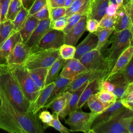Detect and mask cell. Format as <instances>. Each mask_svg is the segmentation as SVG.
I'll return each mask as SVG.
<instances>
[{"mask_svg":"<svg viewBox=\"0 0 133 133\" xmlns=\"http://www.w3.org/2000/svg\"><path fill=\"white\" fill-rule=\"evenodd\" d=\"M0 129L11 133H42L46 128L37 113L23 112L8 100L0 87Z\"/></svg>","mask_w":133,"mask_h":133,"instance_id":"obj_1","label":"cell"},{"mask_svg":"<svg viewBox=\"0 0 133 133\" xmlns=\"http://www.w3.org/2000/svg\"><path fill=\"white\" fill-rule=\"evenodd\" d=\"M0 87L11 103L19 111L30 112L31 104L25 97L9 66L0 63Z\"/></svg>","mask_w":133,"mask_h":133,"instance_id":"obj_2","label":"cell"},{"mask_svg":"<svg viewBox=\"0 0 133 133\" xmlns=\"http://www.w3.org/2000/svg\"><path fill=\"white\" fill-rule=\"evenodd\" d=\"M111 44L105 58L111 71L119 55L129 46L132 45V30L126 29L115 32L109 41Z\"/></svg>","mask_w":133,"mask_h":133,"instance_id":"obj_3","label":"cell"},{"mask_svg":"<svg viewBox=\"0 0 133 133\" xmlns=\"http://www.w3.org/2000/svg\"><path fill=\"white\" fill-rule=\"evenodd\" d=\"M132 110L123 107L108 121L92 128L90 133H128L125 127V118L133 115Z\"/></svg>","mask_w":133,"mask_h":133,"instance_id":"obj_4","label":"cell"},{"mask_svg":"<svg viewBox=\"0 0 133 133\" xmlns=\"http://www.w3.org/2000/svg\"><path fill=\"white\" fill-rule=\"evenodd\" d=\"M59 56V49H42L34 46L31 48L23 65L28 70L40 67L49 68Z\"/></svg>","mask_w":133,"mask_h":133,"instance_id":"obj_5","label":"cell"},{"mask_svg":"<svg viewBox=\"0 0 133 133\" xmlns=\"http://www.w3.org/2000/svg\"><path fill=\"white\" fill-rule=\"evenodd\" d=\"M8 66L18 81L25 97L31 105L41 89L36 86L30 77L27 69L23 65Z\"/></svg>","mask_w":133,"mask_h":133,"instance_id":"obj_6","label":"cell"},{"mask_svg":"<svg viewBox=\"0 0 133 133\" xmlns=\"http://www.w3.org/2000/svg\"><path fill=\"white\" fill-rule=\"evenodd\" d=\"M65 123L70 126V131H83L90 133L92 123L97 115L92 113H86L77 109L68 114Z\"/></svg>","mask_w":133,"mask_h":133,"instance_id":"obj_7","label":"cell"},{"mask_svg":"<svg viewBox=\"0 0 133 133\" xmlns=\"http://www.w3.org/2000/svg\"><path fill=\"white\" fill-rule=\"evenodd\" d=\"M79 60L87 70L106 72L108 74L110 72L105 58L101 51L96 49L83 55Z\"/></svg>","mask_w":133,"mask_h":133,"instance_id":"obj_8","label":"cell"},{"mask_svg":"<svg viewBox=\"0 0 133 133\" xmlns=\"http://www.w3.org/2000/svg\"><path fill=\"white\" fill-rule=\"evenodd\" d=\"M133 1L127 4L122 5L117 9L114 25L115 32L128 29L132 30Z\"/></svg>","mask_w":133,"mask_h":133,"instance_id":"obj_9","label":"cell"},{"mask_svg":"<svg viewBox=\"0 0 133 133\" xmlns=\"http://www.w3.org/2000/svg\"><path fill=\"white\" fill-rule=\"evenodd\" d=\"M65 34L62 31L50 28L35 46L42 49H59L64 44Z\"/></svg>","mask_w":133,"mask_h":133,"instance_id":"obj_10","label":"cell"},{"mask_svg":"<svg viewBox=\"0 0 133 133\" xmlns=\"http://www.w3.org/2000/svg\"><path fill=\"white\" fill-rule=\"evenodd\" d=\"M31 50V48L25 43H17L7 56L5 63L10 66L23 65Z\"/></svg>","mask_w":133,"mask_h":133,"instance_id":"obj_11","label":"cell"},{"mask_svg":"<svg viewBox=\"0 0 133 133\" xmlns=\"http://www.w3.org/2000/svg\"><path fill=\"white\" fill-rule=\"evenodd\" d=\"M87 71V69L79 59L72 58L65 60L59 75L73 81L79 74Z\"/></svg>","mask_w":133,"mask_h":133,"instance_id":"obj_12","label":"cell"},{"mask_svg":"<svg viewBox=\"0 0 133 133\" xmlns=\"http://www.w3.org/2000/svg\"><path fill=\"white\" fill-rule=\"evenodd\" d=\"M108 73L103 71H87L79 74L66 88L65 91H67L71 92L86 82H90L96 79L105 78L108 75Z\"/></svg>","mask_w":133,"mask_h":133,"instance_id":"obj_13","label":"cell"},{"mask_svg":"<svg viewBox=\"0 0 133 133\" xmlns=\"http://www.w3.org/2000/svg\"><path fill=\"white\" fill-rule=\"evenodd\" d=\"M71 92L65 91L55 98L47 105L46 108H50L52 113L59 115V117L64 118L68 115V108Z\"/></svg>","mask_w":133,"mask_h":133,"instance_id":"obj_14","label":"cell"},{"mask_svg":"<svg viewBox=\"0 0 133 133\" xmlns=\"http://www.w3.org/2000/svg\"><path fill=\"white\" fill-rule=\"evenodd\" d=\"M87 16H84L66 34H65L64 44L75 46L78 39L86 31Z\"/></svg>","mask_w":133,"mask_h":133,"instance_id":"obj_15","label":"cell"},{"mask_svg":"<svg viewBox=\"0 0 133 133\" xmlns=\"http://www.w3.org/2000/svg\"><path fill=\"white\" fill-rule=\"evenodd\" d=\"M23 42L19 31L13 30L9 37L0 46V63H5L6 58L18 42Z\"/></svg>","mask_w":133,"mask_h":133,"instance_id":"obj_16","label":"cell"},{"mask_svg":"<svg viewBox=\"0 0 133 133\" xmlns=\"http://www.w3.org/2000/svg\"><path fill=\"white\" fill-rule=\"evenodd\" d=\"M50 28L49 18L39 20L37 25L25 43L31 48L35 46Z\"/></svg>","mask_w":133,"mask_h":133,"instance_id":"obj_17","label":"cell"},{"mask_svg":"<svg viewBox=\"0 0 133 133\" xmlns=\"http://www.w3.org/2000/svg\"><path fill=\"white\" fill-rule=\"evenodd\" d=\"M54 86V82L45 85L44 87L40 90L36 99L31 105L30 112L36 114L44 107V105L52 92Z\"/></svg>","mask_w":133,"mask_h":133,"instance_id":"obj_18","label":"cell"},{"mask_svg":"<svg viewBox=\"0 0 133 133\" xmlns=\"http://www.w3.org/2000/svg\"><path fill=\"white\" fill-rule=\"evenodd\" d=\"M98 37L94 33H89L85 38L75 47V54L74 58H79L86 53L95 49L97 45Z\"/></svg>","mask_w":133,"mask_h":133,"instance_id":"obj_19","label":"cell"},{"mask_svg":"<svg viewBox=\"0 0 133 133\" xmlns=\"http://www.w3.org/2000/svg\"><path fill=\"white\" fill-rule=\"evenodd\" d=\"M110 0H90L87 18H92L99 21L105 14Z\"/></svg>","mask_w":133,"mask_h":133,"instance_id":"obj_20","label":"cell"},{"mask_svg":"<svg viewBox=\"0 0 133 133\" xmlns=\"http://www.w3.org/2000/svg\"><path fill=\"white\" fill-rule=\"evenodd\" d=\"M105 79L109 81L114 85L112 93L115 96L117 100H119L129 83L125 79L121 71L108 77Z\"/></svg>","mask_w":133,"mask_h":133,"instance_id":"obj_21","label":"cell"},{"mask_svg":"<svg viewBox=\"0 0 133 133\" xmlns=\"http://www.w3.org/2000/svg\"><path fill=\"white\" fill-rule=\"evenodd\" d=\"M124 107L119 100H117L108 108L98 114L94 119L91 129L95 126L108 121L113 114H114L121 108Z\"/></svg>","mask_w":133,"mask_h":133,"instance_id":"obj_22","label":"cell"},{"mask_svg":"<svg viewBox=\"0 0 133 133\" xmlns=\"http://www.w3.org/2000/svg\"><path fill=\"white\" fill-rule=\"evenodd\" d=\"M133 55V47L132 45H131L127 47L118 57L115 64H114L111 70L106 76V79L108 77L111 75L121 71L122 70L129 62L130 60L132 58Z\"/></svg>","mask_w":133,"mask_h":133,"instance_id":"obj_23","label":"cell"},{"mask_svg":"<svg viewBox=\"0 0 133 133\" xmlns=\"http://www.w3.org/2000/svg\"><path fill=\"white\" fill-rule=\"evenodd\" d=\"M72 81L58 75L57 78L54 81V86L53 87L52 92L49 96L45 105L44 108H47L49 103L57 96L62 94L68 85L71 83Z\"/></svg>","mask_w":133,"mask_h":133,"instance_id":"obj_24","label":"cell"},{"mask_svg":"<svg viewBox=\"0 0 133 133\" xmlns=\"http://www.w3.org/2000/svg\"><path fill=\"white\" fill-rule=\"evenodd\" d=\"M100 79L90 81L82 92L77 103V108L81 109L87 102L88 98L99 91V82Z\"/></svg>","mask_w":133,"mask_h":133,"instance_id":"obj_25","label":"cell"},{"mask_svg":"<svg viewBox=\"0 0 133 133\" xmlns=\"http://www.w3.org/2000/svg\"><path fill=\"white\" fill-rule=\"evenodd\" d=\"M39 21V20L33 15H29L22 28L19 31L23 43H25L28 39L35 28L37 25Z\"/></svg>","mask_w":133,"mask_h":133,"instance_id":"obj_26","label":"cell"},{"mask_svg":"<svg viewBox=\"0 0 133 133\" xmlns=\"http://www.w3.org/2000/svg\"><path fill=\"white\" fill-rule=\"evenodd\" d=\"M48 69V68L40 67L29 70L27 69L30 77L36 86L40 89H43L45 86Z\"/></svg>","mask_w":133,"mask_h":133,"instance_id":"obj_27","label":"cell"},{"mask_svg":"<svg viewBox=\"0 0 133 133\" xmlns=\"http://www.w3.org/2000/svg\"><path fill=\"white\" fill-rule=\"evenodd\" d=\"M65 60L59 56L49 68L45 80V86L53 82L59 75Z\"/></svg>","mask_w":133,"mask_h":133,"instance_id":"obj_28","label":"cell"},{"mask_svg":"<svg viewBox=\"0 0 133 133\" xmlns=\"http://www.w3.org/2000/svg\"><path fill=\"white\" fill-rule=\"evenodd\" d=\"M114 31V30L113 28H101L98 27L97 30L94 33L98 37V43L95 49L101 51L108 43L109 36Z\"/></svg>","mask_w":133,"mask_h":133,"instance_id":"obj_29","label":"cell"},{"mask_svg":"<svg viewBox=\"0 0 133 133\" xmlns=\"http://www.w3.org/2000/svg\"><path fill=\"white\" fill-rule=\"evenodd\" d=\"M87 101V105L91 111V113L97 115L101 113L112 104L102 102L98 99L96 94H94L90 96Z\"/></svg>","mask_w":133,"mask_h":133,"instance_id":"obj_30","label":"cell"},{"mask_svg":"<svg viewBox=\"0 0 133 133\" xmlns=\"http://www.w3.org/2000/svg\"><path fill=\"white\" fill-rule=\"evenodd\" d=\"M89 82H85L76 90L71 92V96L70 97L68 108V115L70 112L77 109V105L81 94Z\"/></svg>","mask_w":133,"mask_h":133,"instance_id":"obj_31","label":"cell"},{"mask_svg":"<svg viewBox=\"0 0 133 133\" xmlns=\"http://www.w3.org/2000/svg\"><path fill=\"white\" fill-rule=\"evenodd\" d=\"M119 100L124 107L133 110V82L128 84L123 96Z\"/></svg>","mask_w":133,"mask_h":133,"instance_id":"obj_32","label":"cell"},{"mask_svg":"<svg viewBox=\"0 0 133 133\" xmlns=\"http://www.w3.org/2000/svg\"><path fill=\"white\" fill-rule=\"evenodd\" d=\"M14 30V24L11 21L6 20L0 23V46L9 37Z\"/></svg>","mask_w":133,"mask_h":133,"instance_id":"obj_33","label":"cell"},{"mask_svg":"<svg viewBox=\"0 0 133 133\" xmlns=\"http://www.w3.org/2000/svg\"><path fill=\"white\" fill-rule=\"evenodd\" d=\"M28 16L29 10L22 6L15 18L12 21L14 24V30L15 31H19L21 29Z\"/></svg>","mask_w":133,"mask_h":133,"instance_id":"obj_34","label":"cell"},{"mask_svg":"<svg viewBox=\"0 0 133 133\" xmlns=\"http://www.w3.org/2000/svg\"><path fill=\"white\" fill-rule=\"evenodd\" d=\"M21 0H11L6 16V20L13 21L22 6Z\"/></svg>","mask_w":133,"mask_h":133,"instance_id":"obj_35","label":"cell"},{"mask_svg":"<svg viewBox=\"0 0 133 133\" xmlns=\"http://www.w3.org/2000/svg\"><path fill=\"white\" fill-rule=\"evenodd\" d=\"M75 50V46L66 44H63L59 48L60 56L64 60L74 58Z\"/></svg>","mask_w":133,"mask_h":133,"instance_id":"obj_36","label":"cell"},{"mask_svg":"<svg viewBox=\"0 0 133 133\" xmlns=\"http://www.w3.org/2000/svg\"><path fill=\"white\" fill-rule=\"evenodd\" d=\"M87 0H73L70 5L66 8L65 17L68 18L73 14L79 11L85 5Z\"/></svg>","mask_w":133,"mask_h":133,"instance_id":"obj_37","label":"cell"},{"mask_svg":"<svg viewBox=\"0 0 133 133\" xmlns=\"http://www.w3.org/2000/svg\"><path fill=\"white\" fill-rule=\"evenodd\" d=\"M96 94L98 99L104 103L112 104L117 100L115 96L111 91L100 90Z\"/></svg>","mask_w":133,"mask_h":133,"instance_id":"obj_38","label":"cell"},{"mask_svg":"<svg viewBox=\"0 0 133 133\" xmlns=\"http://www.w3.org/2000/svg\"><path fill=\"white\" fill-rule=\"evenodd\" d=\"M52 120L46 125V128L48 127H52L56 130L63 133H69L70 132L69 129L64 126L60 122L59 119V115L55 113H52Z\"/></svg>","mask_w":133,"mask_h":133,"instance_id":"obj_39","label":"cell"},{"mask_svg":"<svg viewBox=\"0 0 133 133\" xmlns=\"http://www.w3.org/2000/svg\"><path fill=\"white\" fill-rule=\"evenodd\" d=\"M85 15H83L81 12L78 11L73 14L69 18H68L66 26L62 30L63 33L65 34H66L74 26L76 25V24Z\"/></svg>","mask_w":133,"mask_h":133,"instance_id":"obj_40","label":"cell"},{"mask_svg":"<svg viewBox=\"0 0 133 133\" xmlns=\"http://www.w3.org/2000/svg\"><path fill=\"white\" fill-rule=\"evenodd\" d=\"M48 7L49 10V19H50V24L57 19L65 16L66 8L64 7H50L48 6Z\"/></svg>","mask_w":133,"mask_h":133,"instance_id":"obj_41","label":"cell"},{"mask_svg":"<svg viewBox=\"0 0 133 133\" xmlns=\"http://www.w3.org/2000/svg\"><path fill=\"white\" fill-rule=\"evenodd\" d=\"M125 79L129 83L133 82V60H130L127 64L121 70Z\"/></svg>","mask_w":133,"mask_h":133,"instance_id":"obj_42","label":"cell"},{"mask_svg":"<svg viewBox=\"0 0 133 133\" xmlns=\"http://www.w3.org/2000/svg\"><path fill=\"white\" fill-rule=\"evenodd\" d=\"M115 20V16L110 17L105 14L99 21V27L101 28L114 29Z\"/></svg>","mask_w":133,"mask_h":133,"instance_id":"obj_43","label":"cell"},{"mask_svg":"<svg viewBox=\"0 0 133 133\" xmlns=\"http://www.w3.org/2000/svg\"><path fill=\"white\" fill-rule=\"evenodd\" d=\"M66 22L67 18L65 16H62L57 19L51 23L50 24V28L55 30L62 31L65 27Z\"/></svg>","mask_w":133,"mask_h":133,"instance_id":"obj_44","label":"cell"},{"mask_svg":"<svg viewBox=\"0 0 133 133\" xmlns=\"http://www.w3.org/2000/svg\"><path fill=\"white\" fill-rule=\"evenodd\" d=\"M47 0H35L29 10V15H33L47 4Z\"/></svg>","mask_w":133,"mask_h":133,"instance_id":"obj_45","label":"cell"},{"mask_svg":"<svg viewBox=\"0 0 133 133\" xmlns=\"http://www.w3.org/2000/svg\"><path fill=\"white\" fill-rule=\"evenodd\" d=\"M38 20H42L46 19L49 18V10L47 4L45 5L41 9H39L37 12L33 15Z\"/></svg>","mask_w":133,"mask_h":133,"instance_id":"obj_46","label":"cell"},{"mask_svg":"<svg viewBox=\"0 0 133 133\" xmlns=\"http://www.w3.org/2000/svg\"><path fill=\"white\" fill-rule=\"evenodd\" d=\"M38 117L46 129V125L52 120V114L47 110L43 111L38 115Z\"/></svg>","mask_w":133,"mask_h":133,"instance_id":"obj_47","label":"cell"},{"mask_svg":"<svg viewBox=\"0 0 133 133\" xmlns=\"http://www.w3.org/2000/svg\"><path fill=\"white\" fill-rule=\"evenodd\" d=\"M11 1V0H0V7L1 10V22L6 20V16Z\"/></svg>","mask_w":133,"mask_h":133,"instance_id":"obj_48","label":"cell"},{"mask_svg":"<svg viewBox=\"0 0 133 133\" xmlns=\"http://www.w3.org/2000/svg\"><path fill=\"white\" fill-rule=\"evenodd\" d=\"M99 27V21L92 18L88 19L86 22V29L89 33H94Z\"/></svg>","mask_w":133,"mask_h":133,"instance_id":"obj_49","label":"cell"},{"mask_svg":"<svg viewBox=\"0 0 133 133\" xmlns=\"http://www.w3.org/2000/svg\"><path fill=\"white\" fill-rule=\"evenodd\" d=\"M118 8L115 0H110L105 10V15L110 17L115 16Z\"/></svg>","mask_w":133,"mask_h":133,"instance_id":"obj_50","label":"cell"},{"mask_svg":"<svg viewBox=\"0 0 133 133\" xmlns=\"http://www.w3.org/2000/svg\"><path fill=\"white\" fill-rule=\"evenodd\" d=\"M125 127L128 133H133V115L127 116L125 118Z\"/></svg>","mask_w":133,"mask_h":133,"instance_id":"obj_51","label":"cell"},{"mask_svg":"<svg viewBox=\"0 0 133 133\" xmlns=\"http://www.w3.org/2000/svg\"><path fill=\"white\" fill-rule=\"evenodd\" d=\"M65 0H47V5L50 7H64Z\"/></svg>","mask_w":133,"mask_h":133,"instance_id":"obj_52","label":"cell"},{"mask_svg":"<svg viewBox=\"0 0 133 133\" xmlns=\"http://www.w3.org/2000/svg\"><path fill=\"white\" fill-rule=\"evenodd\" d=\"M22 6L27 10H29L35 0H21Z\"/></svg>","mask_w":133,"mask_h":133,"instance_id":"obj_53","label":"cell"},{"mask_svg":"<svg viewBox=\"0 0 133 133\" xmlns=\"http://www.w3.org/2000/svg\"><path fill=\"white\" fill-rule=\"evenodd\" d=\"M73 1V0H65L64 7L66 8L70 5V4L72 3Z\"/></svg>","mask_w":133,"mask_h":133,"instance_id":"obj_54","label":"cell"},{"mask_svg":"<svg viewBox=\"0 0 133 133\" xmlns=\"http://www.w3.org/2000/svg\"><path fill=\"white\" fill-rule=\"evenodd\" d=\"M118 7H120L122 4H123V0H115Z\"/></svg>","mask_w":133,"mask_h":133,"instance_id":"obj_55","label":"cell"},{"mask_svg":"<svg viewBox=\"0 0 133 133\" xmlns=\"http://www.w3.org/2000/svg\"><path fill=\"white\" fill-rule=\"evenodd\" d=\"M133 0H123V4L122 5H125V4H128V3H129L130 2L132 1Z\"/></svg>","mask_w":133,"mask_h":133,"instance_id":"obj_56","label":"cell"},{"mask_svg":"<svg viewBox=\"0 0 133 133\" xmlns=\"http://www.w3.org/2000/svg\"><path fill=\"white\" fill-rule=\"evenodd\" d=\"M1 7H0V23H1Z\"/></svg>","mask_w":133,"mask_h":133,"instance_id":"obj_57","label":"cell"},{"mask_svg":"<svg viewBox=\"0 0 133 133\" xmlns=\"http://www.w3.org/2000/svg\"><path fill=\"white\" fill-rule=\"evenodd\" d=\"M0 105H1V100H0Z\"/></svg>","mask_w":133,"mask_h":133,"instance_id":"obj_58","label":"cell"}]
</instances>
